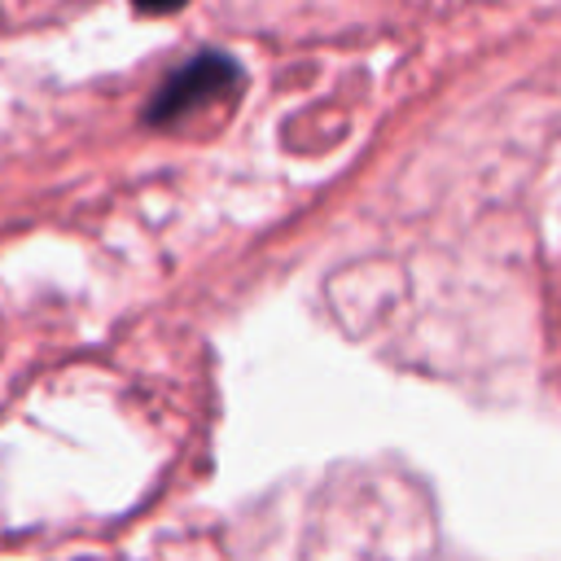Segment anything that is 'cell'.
<instances>
[{
    "instance_id": "7a4b0ae2",
    "label": "cell",
    "mask_w": 561,
    "mask_h": 561,
    "mask_svg": "<svg viewBox=\"0 0 561 561\" xmlns=\"http://www.w3.org/2000/svg\"><path fill=\"white\" fill-rule=\"evenodd\" d=\"M184 0H136V9H145V13H175Z\"/></svg>"
},
{
    "instance_id": "6da1fadb",
    "label": "cell",
    "mask_w": 561,
    "mask_h": 561,
    "mask_svg": "<svg viewBox=\"0 0 561 561\" xmlns=\"http://www.w3.org/2000/svg\"><path fill=\"white\" fill-rule=\"evenodd\" d=\"M232 79H237V66L224 53H197V57L180 61L162 79V88L149 96V123H162V127L180 123L184 114H193L206 101H215Z\"/></svg>"
}]
</instances>
